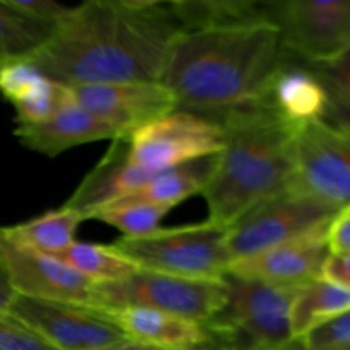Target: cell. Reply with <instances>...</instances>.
I'll return each mask as SVG.
<instances>
[{
    "instance_id": "44dd1931",
    "label": "cell",
    "mask_w": 350,
    "mask_h": 350,
    "mask_svg": "<svg viewBox=\"0 0 350 350\" xmlns=\"http://www.w3.org/2000/svg\"><path fill=\"white\" fill-rule=\"evenodd\" d=\"M350 310V289L318 277L299 287L291 310L294 340H301L320 325Z\"/></svg>"
},
{
    "instance_id": "3957f363",
    "label": "cell",
    "mask_w": 350,
    "mask_h": 350,
    "mask_svg": "<svg viewBox=\"0 0 350 350\" xmlns=\"http://www.w3.org/2000/svg\"><path fill=\"white\" fill-rule=\"evenodd\" d=\"M215 122L222 126V149L200 195L207 202V221L229 228L256 204L291 187L296 132L258 103Z\"/></svg>"
},
{
    "instance_id": "d590c367",
    "label": "cell",
    "mask_w": 350,
    "mask_h": 350,
    "mask_svg": "<svg viewBox=\"0 0 350 350\" xmlns=\"http://www.w3.org/2000/svg\"><path fill=\"white\" fill-rule=\"evenodd\" d=\"M340 350H350V344L347 345V347H344V349H340Z\"/></svg>"
},
{
    "instance_id": "ffe728a7",
    "label": "cell",
    "mask_w": 350,
    "mask_h": 350,
    "mask_svg": "<svg viewBox=\"0 0 350 350\" xmlns=\"http://www.w3.org/2000/svg\"><path fill=\"white\" fill-rule=\"evenodd\" d=\"M84 221L88 217L81 211L64 204L60 208L48 211L26 222L0 228V231L17 246L43 255H57L75 241V232Z\"/></svg>"
},
{
    "instance_id": "e575fe53",
    "label": "cell",
    "mask_w": 350,
    "mask_h": 350,
    "mask_svg": "<svg viewBox=\"0 0 350 350\" xmlns=\"http://www.w3.org/2000/svg\"><path fill=\"white\" fill-rule=\"evenodd\" d=\"M255 350H306L304 349L303 342L301 340H293L289 344L279 345V347H267V349H255Z\"/></svg>"
},
{
    "instance_id": "cb8c5ba5",
    "label": "cell",
    "mask_w": 350,
    "mask_h": 350,
    "mask_svg": "<svg viewBox=\"0 0 350 350\" xmlns=\"http://www.w3.org/2000/svg\"><path fill=\"white\" fill-rule=\"evenodd\" d=\"M51 33L53 27L31 21L14 9L9 0H0V65L31 58Z\"/></svg>"
},
{
    "instance_id": "603a6c76",
    "label": "cell",
    "mask_w": 350,
    "mask_h": 350,
    "mask_svg": "<svg viewBox=\"0 0 350 350\" xmlns=\"http://www.w3.org/2000/svg\"><path fill=\"white\" fill-rule=\"evenodd\" d=\"M51 256L64 262L92 284L118 282L139 270L135 263L116 252L111 245L105 246L96 243L74 241L64 252Z\"/></svg>"
},
{
    "instance_id": "9c48e42d",
    "label": "cell",
    "mask_w": 350,
    "mask_h": 350,
    "mask_svg": "<svg viewBox=\"0 0 350 350\" xmlns=\"http://www.w3.org/2000/svg\"><path fill=\"white\" fill-rule=\"evenodd\" d=\"M284 51L303 62H327L350 50V0H267Z\"/></svg>"
},
{
    "instance_id": "d4e9b609",
    "label": "cell",
    "mask_w": 350,
    "mask_h": 350,
    "mask_svg": "<svg viewBox=\"0 0 350 350\" xmlns=\"http://www.w3.org/2000/svg\"><path fill=\"white\" fill-rule=\"evenodd\" d=\"M306 64L327 92V113L321 123L350 133V50L334 60Z\"/></svg>"
},
{
    "instance_id": "4dcf8cb0",
    "label": "cell",
    "mask_w": 350,
    "mask_h": 350,
    "mask_svg": "<svg viewBox=\"0 0 350 350\" xmlns=\"http://www.w3.org/2000/svg\"><path fill=\"white\" fill-rule=\"evenodd\" d=\"M328 248L332 255L350 253V205L340 208L328 224Z\"/></svg>"
},
{
    "instance_id": "d6a6232c",
    "label": "cell",
    "mask_w": 350,
    "mask_h": 350,
    "mask_svg": "<svg viewBox=\"0 0 350 350\" xmlns=\"http://www.w3.org/2000/svg\"><path fill=\"white\" fill-rule=\"evenodd\" d=\"M14 297H16V293H14L12 286H10L9 279H7L5 272L0 269V317L7 314Z\"/></svg>"
},
{
    "instance_id": "52a82bcc",
    "label": "cell",
    "mask_w": 350,
    "mask_h": 350,
    "mask_svg": "<svg viewBox=\"0 0 350 350\" xmlns=\"http://www.w3.org/2000/svg\"><path fill=\"white\" fill-rule=\"evenodd\" d=\"M222 126L215 120L187 109H174L126 137V157L149 173H163L219 154Z\"/></svg>"
},
{
    "instance_id": "f1b7e54d",
    "label": "cell",
    "mask_w": 350,
    "mask_h": 350,
    "mask_svg": "<svg viewBox=\"0 0 350 350\" xmlns=\"http://www.w3.org/2000/svg\"><path fill=\"white\" fill-rule=\"evenodd\" d=\"M0 350H58L50 342L10 318L9 314L0 317Z\"/></svg>"
},
{
    "instance_id": "5bb4252c",
    "label": "cell",
    "mask_w": 350,
    "mask_h": 350,
    "mask_svg": "<svg viewBox=\"0 0 350 350\" xmlns=\"http://www.w3.org/2000/svg\"><path fill=\"white\" fill-rule=\"evenodd\" d=\"M328 224L330 222L262 253L236 260L228 272L275 286H304L321 277L332 255L327 239Z\"/></svg>"
},
{
    "instance_id": "7a4b0ae2",
    "label": "cell",
    "mask_w": 350,
    "mask_h": 350,
    "mask_svg": "<svg viewBox=\"0 0 350 350\" xmlns=\"http://www.w3.org/2000/svg\"><path fill=\"white\" fill-rule=\"evenodd\" d=\"M282 60L279 31L270 21L183 31L171 43L159 82L178 109L215 120L260 103Z\"/></svg>"
},
{
    "instance_id": "4fadbf2b",
    "label": "cell",
    "mask_w": 350,
    "mask_h": 350,
    "mask_svg": "<svg viewBox=\"0 0 350 350\" xmlns=\"http://www.w3.org/2000/svg\"><path fill=\"white\" fill-rule=\"evenodd\" d=\"M0 269L17 296L34 299L91 303L94 284L51 255L31 252L0 231Z\"/></svg>"
},
{
    "instance_id": "836d02e7",
    "label": "cell",
    "mask_w": 350,
    "mask_h": 350,
    "mask_svg": "<svg viewBox=\"0 0 350 350\" xmlns=\"http://www.w3.org/2000/svg\"><path fill=\"white\" fill-rule=\"evenodd\" d=\"M105 350H164V349H157V347H152V345H144V344H137V342L129 340V342H123V344L113 345V347H108ZM200 350H226V349L222 347L215 338H212L211 344Z\"/></svg>"
},
{
    "instance_id": "9a60e30c",
    "label": "cell",
    "mask_w": 350,
    "mask_h": 350,
    "mask_svg": "<svg viewBox=\"0 0 350 350\" xmlns=\"http://www.w3.org/2000/svg\"><path fill=\"white\" fill-rule=\"evenodd\" d=\"M258 105L275 113L296 132L311 123L323 122L328 99L320 79L306 62L284 51L282 64L270 79Z\"/></svg>"
},
{
    "instance_id": "484cf974",
    "label": "cell",
    "mask_w": 350,
    "mask_h": 350,
    "mask_svg": "<svg viewBox=\"0 0 350 350\" xmlns=\"http://www.w3.org/2000/svg\"><path fill=\"white\" fill-rule=\"evenodd\" d=\"M167 208L147 204L137 198H123L105 205L89 215L123 232V238H144L159 231L161 222L167 215Z\"/></svg>"
},
{
    "instance_id": "30bf717a",
    "label": "cell",
    "mask_w": 350,
    "mask_h": 350,
    "mask_svg": "<svg viewBox=\"0 0 350 350\" xmlns=\"http://www.w3.org/2000/svg\"><path fill=\"white\" fill-rule=\"evenodd\" d=\"M7 314L58 350H105L129 342L106 311L89 304L34 299L16 294Z\"/></svg>"
},
{
    "instance_id": "6da1fadb",
    "label": "cell",
    "mask_w": 350,
    "mask_h": 350,
    "mask_svg": "<svg viewBox=\"0 0 350 350\" xmlns=\"http://www.w3.org/2000/svg\"><path fill=\"white\" fill-rule=\"evenodd\" d=\"M181 33L166 2L88 0L74 5L27 60L60 84L159 82Z\"/></svg>"
},
{
    "instance_id": "7c38bea8",
    "label": "cell",
    "mask_w": 350,
    "mask_h": 350,
    "mask_svg": "<svg viewBox=\"0 0 350 350\" xmlns=\"http://www.w3.org/2000/svg\"><path fill=\"white\" fill-rule=\"evenodd\" d=\"M72 101L111 123L125 137L139 126L178 109L174 96L161 82H111L68 88Z\"/></svg>"
},
{
    "instance_id": "ba28073f",
    "label": "cell",
    "mask_w": 350,
    "mask_h": 350,
    "mask_svg": "<svg viewBox=\"0 0 350 350\" xmlns=\"http://www.w3.org/2000/svg\"><path fill=\"white\" fill-rule=\"evenodd\" d=\"M337 212L296 188H286L229 226L228 248L232 262L306 234L330 222Z\"/></svg>"
},
{
    "instance_id": "83f0119b",
    "label": "cell",
    "mask_w": 350,
    "mask_h": 350,
    "mask_svg": "<svg viewBox=\"0 0 350 350\" xmlns=\"http://www.w3.org/2000/svg\"><path fill=\"white\" fill-rule=\"evenodd\" d=\"M306 350H340L350 344V310L301 338Z\"/></svg>"
},
{
    "instance_id": "7402d4cb",
    "label": "cell",
    "mask_w": 350,
    "mask_h": 350,
    "mask_svg": "<svg viewBox=\"0 0 350 350\" xmlns=\"http://www.w3.org/2000/svg\"><path fill=\"white\" fill-rule=\"evenodd\" d=\"M212 167H214V156L163 171L129 198H137L171 211L187 198L202 193L211 178Z\"/></svg>"
},
{
    "instance_id": "5b68a950",
    "label": "cell",
    "mask_w": 350,
    "mask_h": 350,
    "mask_svg": "<svg viewBox=\"0 0 350 350\" xmlns=\"http://www.w3.org/2000/svg\"><path fill=\"white\" fill-rule=\"evenodd\" d=\"M111 246L139 270L187 279H222L232 262L228 228L211 221L161 228L144 238H122Z\"/></svg>"
},
{
    "instance_id": "f546056e",
    "label": "cell",
    "mask_w": 350,
    "mask_h": 350,
    "mask_svg": "<svg viewBox=\"0 0 350 350\" xmlns=\"http://www.w3.org/2000/svg\"><path fill=\"white\" fill-rule=\"evenodd\" d=\"M9 3L23 16L53 29L74 9V5H65L55 0H9Z\"/></svg>"
},
{
    "instance_id": "1f68e13d",
    "label": "cell",
    "mask_w": 350,
    "mask_h": 350,
    "mask_svg": "<svg viewBox=\"0 0 350 350\" xmlns=\"http://www.w3.org/2000/svg\"><path fill=\"white\" fill-rule=\"evenodd\" d=\"M321 277L345 287V289H350V253L328 256Z\"/></svg>"
},
{
    "instance_id": "8fae6325",
    "label": "cell",
    "mask_w": 350,
    "mask_h": 350,
    "mask_svg": "<svg viewBox=\"0 0 350 350\" xmlns=\"http://www.w3.org/2000/svg\"><path fill=\"white\" fill-rule=\"evenodd\" d=\"M293 159L291 187L334 211L350 205V133L321 122L303 126L294 133Z\"/></svg>"
},
{
    "instance_id": "ac0fdd59",
    "label": "cell",
    "mask_w": 350,
    "mask_h": 350,
    "mask_svg": "<svg viewBox=\"0 0 350 350\" xmlns=\"http://www.w3.org/2000/svg\"><path fill=\"white\" fill-rule=\"evenodd\" d=\"M129 340L164 350H200L212 342L204 325L147 308L106 311Z\"/></svg>"
},
{
    "instance_id": "d6986e66",
    "label": "cell",
    "mask_w": 350,
    "mask_h": 350,
    "mask_svg": "<svg viewBox=\"0 0 350 350\" xmlns=\"http://www.w3.org/2000/svg\"><path fill=\"white\" fill-rule=\"evenodd\" d=\"M166 5L181 33L269 21L267 0H167Z\"/></svg>"
},
{
    "instance_id": "277c9868",
    "label": "cell",
    "mask_w": 350,
    "mask_h": 350,
    "mask_svg": "<svg viewBox=\"0 0 350 350\" xmlns=\"http://www.w3.org/2000/svg\"><path fill=\"white\" fill-rule=\"evenodd\" d=\"M226 301L204 325L226 350L279 347L294 340L291 310L299 287L226 273Z\"/></svg>"
},
{
    "instance_id": "e0dca14e",
    "label": "cell",
    "mask_w": 350,
    "mask_h": 350,
    "mask_svg": "<svg viewBox=\"0 0 350 350\" xmlns=\"http://www.w3.org/2000/svg\"><path fill=\"white\" fill-rule=\"evenodd\" d=\"M125 139L113 140L108 154L82 180L65 205L77 208L89 219L98 208L135 195L156 176L157 173H149L130 163Z\"/></svg>"
},
{
    "instance_id": "4316f807",
    "label": "cell",
    "mask_w": 350,
    "mask_h": 350,
    "mask_svg": "<svg viewBox=\"0 0 350 350\" xmlns=\"http://www.w3.org/2000/svg\"><path fill=\"white\" fill-rule=\"evenodd\" d=\"M48 81L50 77L29 60L7 62L0 65V94L12 106L36 94Z\"/></svg>"
},
{
    "instance_id": "8992f818",
    "label": "cell",
    "mask_w": 350,
    "mask_h": 350,
    "mask_svg": "<svg viewBox=\"0 0 350 350\" xmlns=\"http://www.w3.org/2000/svg\"><path fill=\"white\" fill-rule=\"evenodd\" d=\"M224 301V279H187L137 270L118 282L94 284L89 306L101 311L147 308L205 325Z\"/></svg>"
},
{
    "instance_id": "2e32d148",
    "label": "cell",
    "mask_w": 350,
    "mask_h": 350,
    "mask_svg": "<svg viewBox=\"0 0 350 350\" xmlns=\"http://www.w3.org/2000/svg\"><path fill=\"white\" fill-rule=\"evenodd\" d=\"M14 135L24 147L48 157H55L82 144L125 139L116 126L85 111L72 98L46 122L16 125Z\"/></svg>"
}]
</instances>
